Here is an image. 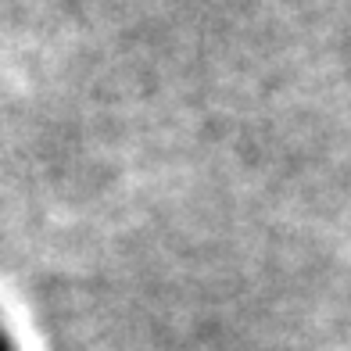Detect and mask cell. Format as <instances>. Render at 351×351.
I'll use <instances>...</instances> for the list:
<instances>
[{
    "label": "cell",
    "mask_w": 351,
    "mask_h": 351,
    "mask_svg": "<svg viewBox=\"0 0 351 351\" xmlns=\"http://www.w3.org/2000/svg\"><path fill=\"white\" fill-rule=\"evenodd\" d=\"M0 351H14V348H11V341H8V333H4V330H0Z\"/></svg>",
    "instance_id": "cell-1"
}]
</instances>
